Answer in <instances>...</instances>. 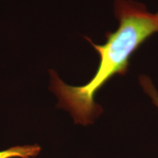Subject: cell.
<instances>
[{"label": "cell", "mask_w": 158, "mask_h": 158, "mask_svg": "<svg viewBox=\"0 0 158 158\" xmlns=\"http://www.w3.org/2000/svg\"><path fill=\"white\" fill-rule=\"evenodd\" d=\"M114 9L119 22L118 29L106 35L104 44L98 45L85 37L100 56L98 68L87 84L69 86L54 70H50V89L58 98L57 107L70 112L76 124L87 125L102 112L96 103L98 92L116 75L127 73L133 54L152 35L158 32V19L143 4L132 0H115Z\"/></svg>", "instance_id": "obj_1"}, {"label": "cell", "mask_w": 158, "mask_h": 158, "mask_svg": "<svg viewBox=\"0 0 158 158\" xmlns=\"http://www.w3.org/2000/svg\"><path fill=\"white\" fill-rule=\"evenodd\" d=\"M41 148L37 145L17 146L0 152V158H34L40 152Z\"/></svg>", "instance_id": "obj_2"}, {"label": "cell", "mask_w": 158, "mask_h": 158, "mask_svg": "<svg viewBox=\"0 0 158 158\" xmlns=\"http://www.w3.org/2000/svg\"><path fill=\"white\" fill-rule=\"evenodd\" d=\"M140 83L145 92L151 98L153 103L158 108V93L153 86L152 81L149 77L146 76H140Z\"/></svg>", "instance_id": "obj_3"}, {"label": "cell", "mask_w": 158, "mask_h": 158, "mask_svg": "<svg viewBox=\"0 0 158 158\" xmlns=\"http://www.w3.org/2000/svg\"><path fill=\"white\" fill-rule=\"evenodd\" d=\"M156 15H157V19H158V13H157V14H156Z\"/></svg>", "instance_id": "obj_4"}]
</instances>
